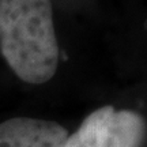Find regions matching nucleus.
<instances>
[{
	"instance_id": "1",
	"label": "nucleus",
	"mask_w": 147,
	"mask_h": 147,
	"mask_svg": "<svg viewBox=\"0 0 147 147\" xmlns=\"http://www.w3.org/2000/svg\"><path fill=\"white\" fill-rule=\"evenodd\" d=\"M0 52L21 80H51L60 59L52 1L0 0Z\"/></svg>"
},
{
	"instance_id": "3",
	"label": "nucleus",
	"mask_w": 147,
	"mask_h": 147,
	"mask_svg": "<svg viewBox=\"0 0 147 147\" xmlns=\"http://www.w3.org/2000/svg\"><path fill=\"white\" fill-rule=\"evenodd\" d=\"M68 135L51 120L15 117L0 123V147H63Z\"/></svg>"
},
{
	"instance_id": "2",
	"label": "nucleus",
	"mask_w": 147,
	"mask_h": 147,
	"mask_svg": "<svg viewBox=\"0 0 147 147\" xmlns=\"http://www.w3.org/2000/svg\"><path fill=\"white\" fill-rule=\"evenodd\" d=\"M146 132V121L139 113L108 105L91 112L63 147H140Z\"/></svg>"
}]
</instances>
